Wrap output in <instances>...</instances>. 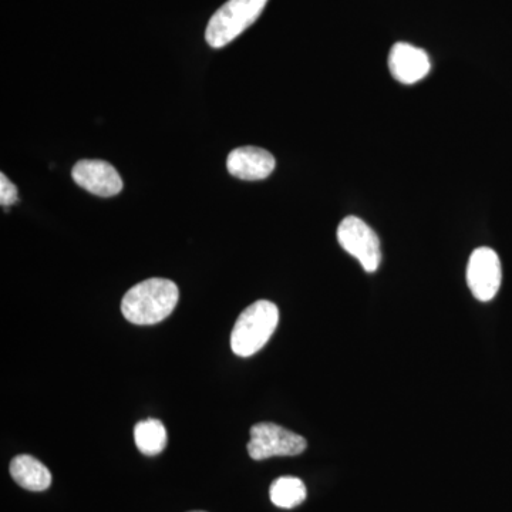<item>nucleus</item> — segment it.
<instances>
[{"label":"nucleus","mask_w":512,"mask_h":512,"mask_svg":"<svg viewBox=\"0 0 512 512\" xmlns=\"http://www.w3.org/2000/svg\"><path fill=\"white\" fill-rule=\"evenodd\" d=\"M178 299L180 291L170 279H147L124 295L121 312L134 325H156L174 312Z\"/></svg>","instance_id":"obj_1"},{"label":"nucleus","mask_w":512,"mask_h":512,"mask_svg":"<svg viewBox=\"0 0 512 512\" xmlns=\"http://www.w3.org/2000/svg\"><path fill=\"white\" fill-rule=\"evenodd\" d=\"M279 323L274 302L258 301L239 315L231 333V349L237 356L249 357L264 348Z\"/></svg>","instance_id":"obj_2"},{"label":"nucleus","mask_w":512,"mask_h":512,"mask_svg":"<svg viewBox=\"0 0 512 512\" xmlns=\"http://www.w3.org/2000/svg\"><path fill=\"white\" fill-rule=\"evenodd\" d=\"M268 0H228L208 22L205 39L214 49L229 45L264 12Z\"/></svg>","instance_id":"obj_3"},{"label":"nucleus","mask_w":512,"mask_h":512,"mask_svg":"<svg viewBox=\"0 0 512 512\" xmlns=\"http://www.w3.org/2000/svg\"><path fill=\"white\" fill-rule=\"evenodd\" d=\"M308 443L299 434L274 423H258L252 426L248 453L252 460L261 461L271 457L299 456Z\"/></svg>","instance_id":"obj_4"},{"label":"nucleus","mask_w":512,"mask_h":512,"mask_svg":"<svg viewBox=\"0 0 512 512\" xmlns=\"http://www.w3.org/2000/svg\"><path fill=\"white\" fill-rule=\"evenodd\" d=\"M340 247L356 258L366 272H376L382 262L380 239L375 231L360 218L346 217L338 228Z\"/></svg>","instance_id":"obj_5"},{"label":"nucleus","mask_w":512,"mask_h":512,"mask_svg":"<svg viewBox=\"0 0 512 512\" xmlns=\"http://www.w3.org/2000/svg\"><path fill=\"white\" fill-rule=\"evenodd\" d=\"M503 281L500 256L491 248H477L467 265V284L478 301L488 302L500 291Z\"/></svg>","instance_id":"obj_6"},{"label":"nucleus","mask_w":512,"mask_h":512,"mask_svg":"<svg viewBox=\"0 0 512 512\" xmlns=\"http://www.w3.org/2000/svg\"><path fill=\"white\" fill-rule=\"evenodd\" d=\"M74 183L99 197H114L123 190V180L107 161L82 160L73 167Z\"/></svg>","instance_id":"obj_7"},{"label":"nucleus","mask_w":512,"mask_h":512,"mask_svg":"<svg viewBox=\"0 0 512 512\" xmlns=\"http://www.w3.org/2000/svg\"><path fill=\"white\" fill-rule=\"evenodd\" d=\"M389 69L397 82L414 84L430 73V57L420 47L409 43H396L390 50Z\"/></svg>","instance_id":"obj_8"},{"label":"nucleus","mask_w":512,"mask_h":512,"mask_svg":"<svg viewBox=\"0 0 512 512\" xmlns=\"http://www.w3.org/2000/svg\"><path fill=\"white\" fill-rule=\"evenodd\" d=\"M275 158L264 148L238 147L227 158L228 173L245 181L265 180L275 170Z\"/></svg>","instance_id":"obj_9"},{"label":"nucleus","mask_w":512,"mask_h":512,"mask_svg":"<svg viewBox=\"0 0 512 512\" xmlns=\"http://www.w3.org/2000/svg\"><path fill=\"white\" fill-rule=\"evenodd\" d=\"M10 476L20 487L29 491H45L52 484L49 468L28 454L13 458L10 463Z\"/></svg>","instance_id":"obj_10"},{"label":"nucleus","mask_w":512,"mask_h":512,"mask_svg":"<svg viewBox=\"0 0 512 512\" xmlns=\"http://www.w3.org/2000/svg\"><path fill=\"white\" fill-rule=\"evenodd\" d=\"M134 440L141 453L146 456H157L167 447V430L160 420H143L134 427Z\"/></svg>","instance_id":"obj_11"},{"label":"nucleus","mask_w":512,"mask_h":512,"mask_svg":"<svg viewBox=\"0 0 512 512\" xmlns=\"http://www.w3.org/2000/svg\"><path fill=\"white\" fill-rule=\"evenodd\" d=\"M269 497L276 507L291 510L306 500V487L299 478L281 477L272 483Z\"/></svg>","instance_id":"obj_12"},{"label":"nucleus","mask_w":512,"mask_h":512,"mask_svg":"<svg viewBox=\"0 0 512 512\" xmlns=\"http://www.w3.org/2000/svg\"><path fill=\"white\" fill-rule=\"evenodd\" d=\"M19 200L18 188L15 187L5 174H0V204L8 208Z\"/></svg>","instance_id":"obj_13"},{"label":"nucleus","mask_w":512,"mask_h":512,"mask_svg":"<svg viewBox=\"0 0 512 512\" xmlns=\"http://www.w3.org/2000/svg\"><path fill=\"white\" fill-rule=\"evenodd\" d=\"M192 512H205V511H192Z\"/></svg>","instance_id":"obj_14"}]
</instances>
